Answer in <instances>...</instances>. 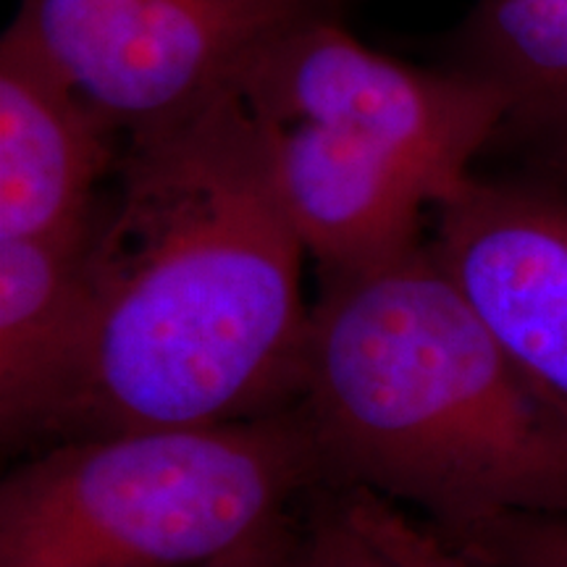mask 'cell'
Wrapping results in <instances>:
<instances>
[{"mask_svg": "<svg viewBox=\"0 0 567 567\" xmlns=\"http://www.w3.org/2000/svg\"><path fill=\"white\" fill-rule=\"evenodd\" d=\"M305 255L234 92L124 142L90 243L87 365L53 444L292 405Z\"/></svg>", "mask_w": 567, "mask_h": 567, "instance_id": "obj_1", "label": "cell"}, {"mask_svg": "<svg viewBox=\"0 0 567 567\" xmlns=\"http://www.w3.org/2000/svg\"><path fill=\"white\" fill-rule=\"evenodd\" d=\"M305 530L295 528L292 515L276 523L252 542L200 567H297L300 565Z\"/></svg>", "mask_w": 567, "mask_h": 567, "instance_id": "obj_12", "label": "cell"}, {"mask_svg": "<svg viewBox=\"0 0 567 567\" xmlns=\"http://www.w3.org/2000/svg\"><path fill=\"white\" fill-rule=\"evenodd\" d=\"M431 252L513 363L567 413V179L502 166L434 210Z\"/></svg>", "mask_w": 567, "mask_h": 567, "instance_id": "obj_6", "label": "cell"}, {"mask_svg": "<svg viewBox=\"0 0 567 567\" xmlns=\"http://www.w3.org/2000/svg\"><path fill=\"white\" fill-rule=\"evenodd\" d=\"M234 95L321 276L423 245V213L478 172L507 113L505 95L481 76L389 59L337 17L274 42Z\"/></svg>", "mask_w": 567, "mask_h": 567, "instance_id": "obj_3", "label": "cell"}, {"mask_svg": "<svg viewBox=\"0 0 567 567\" xmlns=\"http://www.w3.org/2000/svg\"><path fill=\"white\" fill-rule=\"evenodd\" d=\"M339 0H19L9 32L124 142L229 95L260 53Z\"/></svg>", "mask_w": 567, "mask_h": 567, "instance_id": "obj_5", "label": "cell"}, {"mask_svg": "<svg viewBox=\"0 0 567 567\" xmlns=\"http://www.w3.org/2000/svg\"><path fill=\"white\" fill-rule=\"evenodd\" d=\"M292 405L326 486L413 507L446 544L507 515L567 513V413L429 243L321 276Z\"/></svg>", "mask_w": 567, "mask_h": 567, "instance_id": "obj_2", "label": "cell"}, {"mask_svg": "<svg viewBox=\"0 0 567 567\" xmlns=\"http://www.w3.org/2000/svg\"><path fill=\"white\" fill-rule=\"evenodd\" d=\"M124 140L38 53L0 42V243L90 231Z\"/></svg>", "mask_w": 567, "mask_h": 567, "instance_id": "obj_7", "label": "cell"}, {"mask_svg": "<svg viewBox=\"0 0 567 567\" xmlns=\"http://www.w3.org/2000/svg\"><path fill=\"white\" fill-rule=\"evenodd\" d=\"M326 486L300 410L118 431L32 452L0 481V567H200Z\"/></svg>", "mask_w": 567, "mask_h": 567, "instance_id": "obj_4", "label": "cell"}, {"mask_svg": "<svg viewBox=\"0 0 567 567\" xmlns=\"http://www.w3.org/2000/svg\"><path fill=\"white\" fill-rule=\"evenodd\" d=\"M334 499L354 526L400 567H476L417 517L392 502L358 488L334 492Z\"/></svg>", "mask_w": 567, "mask_h": 567, "instance_id": "obj_10", "label": "cell"}, {"mask_svg": "<svg viewBox=\"0 0 567 567\" xmlns=\"http://www.w3.org/2000/svg\"><path fill=\"white\" fill-rule=\"evenodd\" d=\"M450 547L476 567H567V513L499 517Z\"/></svg>", "mask_w": 567, "mask_h": 567, "instance_id": "obj_9", "label": "cell"}, {"mask_svg": "<svg viewBox=\"0 0 567 567\" xmlns=\"http://www.w3.org/2000/svg\"><path fill=\"white\" fill-rule=\"evenodd\" d=\"M297 567H400L342 513L331 496L305 526Z\"/></svg>", "mask_w": 567, "mask_h": 567, "instance_id": "obj_11", "label": "cell"}, {"mask_svg": "<svg viewBox=\"0 0 567 567\" xmlns=\"http://www.w3.org/2000/svg\"><path fill=\"white\" fill-rule=\"evenodd\" d=\"M92 231L0 243L3 450L51 446L80 392L95 318Z\"/></svg>", "mask_w": 567, "mask_h": 567, "instance_id": "obj_8", "label": "cell"}]
</instances>
